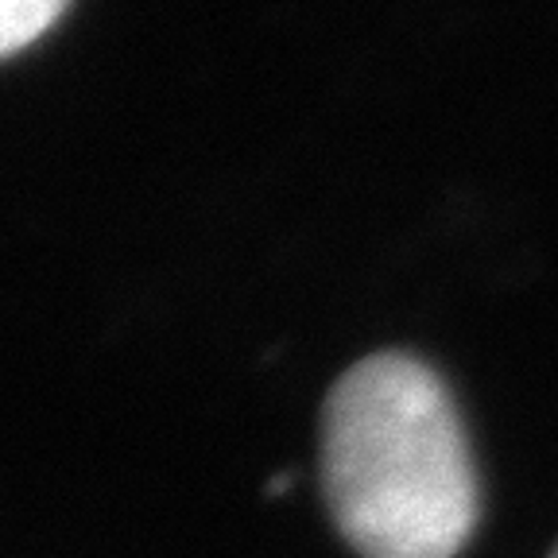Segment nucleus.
<instances>
[{"mask_svg":"<svg viewBox=\"0 0 558 558\" xmlns=\"http://www.w3.org/2000/svg\"><path fill=\"white\" fill-rule=\"evenodd\" d=\"M323 485L361 558H453L477 527L462 418L446 384L408 353H373L330 388Z\"/></svg>","mask_w":558,"mask_h":558,"instance_id":"f257e3e1","label":"nucleus"},{"mask_svg":"<svg viewBox=\"0 0 558 558\" xmlns=\"http://www.w3.org/2000/svg\"><path fill=\"white\" fill-rule=\"evenodd\" d=\"M550 558H558V547H555V550H550Z\"/></svg>","mask_w":558,"mask_h":558,"instance_id":"7ed1b4c3","label":"nucleus"},{"mask_svg":"<svg viewBox=\"0 0 558 558\" xmlns=\"http://www.w3.org/2000/svg\"><path fill=\"white\" fill-rule=\"evenodd\" d=\"M62 9L66 0H0V59L39 39Z\"/></svg>","mask_w":558,"mask_h":558,"instance_id":"f03ea898","label":"nucleus"}]
</instances>
